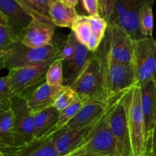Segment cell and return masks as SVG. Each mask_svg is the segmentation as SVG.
<instances>
[{
	"instance_id": "1",
	"label": "cell",
	"mask_w": 156,
	"mask_h": 156,
	"mask_svg": "<svg viewBox=\"0 0 156 156\" xmlns=\"http://www.w3.org/2000/svg\"><path fill=\"white\" fill-rule=\"evenodd\" d=\"M155 0H101L99 14L109 24H117L129 33L134 41L145 38L140 28V13Z\"/></svg>"
},
{
	"instance_id": "2",
	"label": "cell",
	"mask_w": 156,
	"mask_h": 156,
	"mask_svg": "<svg viewBox=\"0 0 156 156\" xmlns=\"http://www.w3.org/2000/svg\"><path fill=\"white\" fill-rule=\"evenodd\" d=\"M94 52L100 62L105 91L110 102L135 84L133 65L114 61L100 47Z\"/></svg>"
},
{
	"instance_id": "3",
	"label": "cell",
	"mask_w": 156,
	"mask_h": 156,
	"mask_svg": "<svg viewBox=\"0 0 156 156\" xmlns=\"http://www.w3.org/2000/svg\"><path fill=\"white\" fill-rule=\"evenodd\" d=\"M129 141L133 156H149V145L141 105V87L134 84L126 94Z\"/></svg>"
},
{
	"instance_id": "4",
	"label": "cell",
	"mask_w": 156,
	"mask_h": 156,
	"mask_svg": "<svg viewBox=\"0 0 156 156\" xmlns=\"http://www.w3.org/2000/svg\"><path fill=\"white\" fill-rule=\"evenodd\" d=\"M60 47L55 44L41 47H30L21 41L4 50H0V70L28 67L59 58Z\"/></svg>"
},
{
	"instance_id": "5",
	"label": "cell",
	"mask_w": 156,
	"mask_h": 156,
	"mask_svg": "<svg viewBox=\"0 0 156 156\" xmlns=\"http://www.w3.org/2000/svg\"><path fill=\"white\" fill-rule=\"evenodd\" d=\"M57 58L48 60L35 65L9 70L6 76L12 96L27 99L39 86L46 82L47 70L50 64Z\"/></svg>"
},
{
	"instance_id": "6",
	"label": "cell",
	"mask_w": 156,
	"mask_h": 156,
	"mask_svg": "<svg viewBox=\"0 0 156 156\" xmlns=\"http://www.w3.org/2000/svg\"><path fill=\"white\" fill-rule=\"evenodd\" d=\"M127 91L123 92L110 101L108 119L110 128L116 140V153L123 156H133L126 108Z\"/></svg>"
},
{
	"instance_id": "7",
	"label": "cell",
	"mask_w": 156,
	"mask_h": 156,
	"mask_svg": "<svg viewBox=\"0 0 156 156\" xmlns=\"http://www.w3.org/2000/svg\"><path fill=\"white\" fill-rule=\"evenodd\" d=\"M71 87L83 102L93 99L109 103L105 91L100 62L95 52H93L91 61L85 71Z\"/></svg>"
},
{
	"instance_id": "8",
	"label": "cell",
	"mask_w": 156,
	"mask_h": 156,
	"mask_svg": "<svg viewBox=\"0 0 156 156\" xmlns=\"http://www.w3.org/2000/svg\"><path fill=\"white\" fill-rule=\"evenodd\" d=\"M99 47L114 61L133 64L135 41L119 24L108 23L105 38Z\"/></svg>"
},
{
	"instance_id": "9",
	"label": "cell",
	"mask_w": 156,
	"mask_h": 156,
	"mask_svg": "<svg viewBox=\"0 0 156 156\" xmlns=\"http://www.w3.org/2000/svg\"><path fill=\"white\" fill-rule=\"evenodd\" d=\"M133 65L135 84L142 87L149 81L156 83V40L153 37L135 41Z\"/></svg>"
},
{
	"instance_id": "10",
	"label": "cell",
	"mask_w": 156,
	"mask_h": 156,
	"mask_svg": "<svg viewBox=\"0 0 156 156\" xmlns=\"http://www.w3.org/2000/svg\"><path fill=\"white\" fill-rule=\"evenodd\" d=\"M108 110L75 150H81L99 156H111L115 154L117 145L110 128Z\"/></svg>"
},
{
	"instance_id": "11",
	"label": "cell",
	"mask_w": 156,
	"mask_h": 156,
	"mask_svg": "<svg viewBox=\"0 0 156 156\" xmlns=\"http://www.w3.org/2000/svg\"><path fill=\"white\" fill-rule=\"evenodd\" d=\"M11 109L14 115V136L17 148L36 139L33 113L27 99L20 96H12Z\"/></svg>"
},
{
	"instance_id": "12",
	"label": "cell",
	"mask_w": 156,
	"mask_h": 156,
	"mask_svg": "<svg viewBox=\"0 0 156 156\" xmlns=\"http://www.w3.org/2000/svg\"><path fill=\"white\" fill-rule=\"evenodd\" d=\"M54 26L51 20L33 15L32 21L23 32L21 42L30 47H41L53 44Z\"/></svg>"
},
{
	"instance_id": "13",
	"label": "cell",
	"mask_w": 156,
	"mask_h": 156,
	"mask_svg": "<svg viewBox=\"0 0 156 156\" xmlns=\"http://www.w3.org/2000/svg\"><path fill=\"white\" fill-rule=\"evenodd\" d=\"M99 119L100 118L84 126L76 128L64 127L54 132H52L48 136L51 138L59 154L61 156H65L76 149L83 142L90 130L97 123Z\"/></svg>"
},
{
	"instance_id": "14",
	"label": "cell",
	"mask_w": 156,
	"mask_h": 156,
	"mask_svg": "<svg viewBox=\"0 0 156 156\" xmlns=\"http://www.w3.org/2000/svg\"><path fill=\"white\" fill-rule=\"evenodd\" d=\"M0 13L6 18L9 26L20 39L33 18L18 0H0Z\"/></svg>"
},
{
	"instance_id": "15",
	"label": "cell",
	"mask_w": 156,
	"mask_h": 156,
	"mask_svg": "<svg viewBox=\"0 0 156 156\" xmlns=\"http://www.w3.org/2000/svg\"><path fill=\"white\" fill-rule=\"evenodd\" d=\"M93 52L78 41L76 52L71 60L63 63V86L72 87L88 67Z\"/></svg>"
},
{
	"instance_id": "16",
	"label": "cell",
	"mask_w": 156,
	"mask_h": 156,
	"mask_svg": "<svg viewBox=\"0 0 156 156\" xmlns=\"http://www.w3.org/2000/svg\"><path fill=\"white\" fill-rule=\"evenodd\" d=\"M141 87V105L146 125L148 145L156 122V83L149 81Z\"/></svg>"
},
{
	"instance_id": "17",
	"label": "cell",
	"mask_w": 156,
	"mask_h": 156,
	"mask_svg": "<svg viewBox=\"0 0 156 156\" xmlns=\"http://www.w3.org/2000/svg\"><path fill=\"white\" fill-rule=\"evenodd\" d=\"M109 103H105L98 100L82 101V105L74 117L66 125V128H76L84 126L94 122L101 117L109 106ZM64 128V127H63Z\"/></svg>"
},
{
	"instance_id": "18",
	"label": "cell",
	"mask_w": 156,
	"mask_h": 156,
	"mask_svg": "<svg viewBox=\"0 0 156 156\" xmlns=\"http://www.w3.org/2000/svg\"><path fill=\"white\" fill-rule=\"evenodd\" d=\"M15 156H61L50 136L35 139L12 151Z\"/></svg>"
},
{
	"instance_id": "19",
	"label": "cell",
	"mask_w": 156,
	"mask_h": 156,
	"mask_svg": "<svg viewBox=\"0 0 156 156\" xmlns=\"http://www.w3.org/2000/svg\"><path fill=\"white\" fill-rule=\"evenodd\" d=\"M62 87H53L46 82L39 86L27 98V104L31 113L34 114L53 106L56 95Z\"/></svg>"
},
{
	"instance_id": "20",
	"label": "cell",
	"mask_w": 156,
	"mask_h": 156,
	"mask_svg": "<svg viewBox=\"0 0 156 156\" xmlns=\"http://www.w3.org/2000/svg\"><path fill=\"white\" fill-rule=\"evenodd\" d=\"M59 111L53 106L33 114L34 133L36 139L49 136L54 129L58 122Z\"/></svg>"
},
{
	"instance_id": "21",
	"label": "cell",
	"mask_w": 156,
	"mask_h": 156,
	"mask_svg": "<svg viewBox=\"0 0 156 156\" xmlns=\"http://www.w3.org/2000/svg\"><path fill=\"white\" fill-rule=\"evenodd\" d=\"M78 15L75 7L65 4L61 0H54L50 6V18L55 26L71 28Z\"/></svg>"
},
{
	"instance_id": "22",
	"label": "cell",
	"mask_w": 156,
	"mask_h": 156,
	"mask_svg": "<svg viewBox=\"0 0 156 156\" xmlns=\"http://www.w3.org/2000/svg\"><path fill=\"white\" fill-rule=\"evenodd\" d=\"M15 148L13 112L11 108L0 110V149L8 151Z\"/></svg>"
},
{
	"instance_id": "23",
	"label": "cell",
	"mask_w": 156,
	"mask_h": 156,
	"mask_svg": "<svg viewBox=\"0 0 156 156\" xmlns=\"http://www.w3.org/2000/svg\"><path fill=\"white\" fill-rule=\"evenodd\" d=\"M33 16L50 20V8L54 0H18Z\"/></svg>"
},
{
	"instance_id": "24",
	"label": "cell",
	"mask_w": 156,
	"mask_h": 156,
	"mask_svg": "<svg viewBox=\"0 0 156 156\" xmlns=\"http://www.w3.org/2000/svg\"><path fill=\"white\" fill-rule=\"evenodd\" d=\"M71 32H73L81 44L85 46L88 44L92 34L87 15H78L77 19L71 27Z\"/></svg>"
},
{
	"instance_id": "25",
	"label": "cell",
	"mask_w": 156,
	"mask_h": 156,
	"mask_svg": "<svg viewBox=\"0 0 156 156\" xmlns=\"http://www.w3.org/2000/svg\"><path fill=\"white\" fill-rule=\"evenodd\" d=\"M78 99H80V97L71 87L62 86L56 95L53 106L60 112L74 103Z\"/></svg>"
},
{
	"instance_id": "26",
	"label": "cell",
	"mask_w": 156,
	"mask_h": 156,
	"mask_svg": "<svg viewBox=\"0 0 156 156\" xmlns=\"http://www.w3.org/2000/svg\"><path fill=\"white\" fill-rule=\"evenodd\" d=\"M46 83L53 87L63 86V66L59 58L55 60L46 73Z\"/></svg>"
},
{
	"instance_id": "27",
	"label": "cell",
	"mask_w": 156,
	"mask_h": 156,
	"mask_svg": "<svg viewBox=\"0 0 156 156\" xmlns=\"http://www.w3.org/2000/svg\"><path fill=\"white\" fill-rule=\"evenodd\" d=\"M152 5H146L140 13V28L145 38L152 37L154 27L153 12Z\"/></svg>"
},
{
	"instance_id": "28",
	"label": "cell",
	"mask_w": 156,
	"mask_h": 156,
	"mask_svg": "<svg viewBox=\"0 0 156 156\" xmlns=\"http://www.w3.org/2000/svg\"><path fill=\"white\" fill-rule=\"evenodd\" d=\"M88 23L91 30V34L94 38H95L100 43L105 38L108 28V21L104 17L100 15H87Z\"/></svg>"
},
{
	"instance_id": "29",
	"label": "cell",
	"mask_w": 156,
	"mask_h": 156,
	"mask_svg": "<svg viewBox=\"0 0 156 156\" xmlns=\"http://www.w3.org/2000/svg\"><path fill=\"white\" fill-rule=\"evenodd\" d=\"M82 105V99H78L77 101L74 102V103L72 104L69 106L66 107L64 110H61L59 112V118H58V122L56 123V126H55L54 129L52 132H54L59 130L60 128L65 127L69 122L71 121V119H73L75 116V115L76 114L79 110L80 109V107ZM51 132V133H52ZM50 133V134H51Z\"/></svg>"
},
{
	"instance_id": "30",
	"label": "cell",
	"mask_w": 156,
	"mask_h": 156,
	"mask_svg": "<svg viewBox=\"0 0 156 156\" xmlns=\"http://www.w3.org/2000/svg\"><path fill=\"white\" fill-rule=\"evenodd\" d=\"M19 41L20 38L10 27L0 24V50L9 48Z\"/></svg>"
},
{
	"instance_id": "31",
	"label": "cell",
	"mask_w": 156,
	"mask_h": 156,
	"mask_svg": "<svg viewBox=\"0 0 156 156\" xmlns=\"http://www.w3.org/2000/svg\"><path fill=\"white\" fill-rule=\"evenodd\" d=\"M77 42V38H76L73 32H71L69 35L67 36L63 45L60 47V53H59V58L62 64L71 60L74 56Z\"/></svg>"
},
{
	"instance_id": "32",
	"label": "cell",
	"mask_w": 156,
	"mask_h": 156,
	"mask_svg": "<svg viewBox=\"0 0 156 156\" xmlns=\"http://www.w3.org/2000/svg\"><path fill=\"white\" fill-rule=\"evenodd\" d=\"M12 93L7 82V76H0V110L11 108Z\"/></svg>"
},
{
	"instance_id": "33",
	"label": "cell",
	"mask_w": 156,
	"mask_h": 156,
	"mask_svg": "<svg viewBox=\"0 0 156 156\" xmlns=\"http://www.w3.org/2000/svg\"><path fill=\"white\" fill-rule=\"evenodd\" d=\"M82 2L85 10L90 15H100L98 0H82Z\"/></svg>"
},
{
	"instance_id": "34",
	"label": "cell",
	"mask_w": 156,
	"mask_h": 156,
	"mask_svg": "<svg viewBox=\"0 0 156 156\" xmlns=\"http://www.w3.org/2000/svg\"><path fill=\"white\" fill-rule=\"evenodd\" d=\"M149 156H156V122L149 142Z\"/></svg>"
},
{
	"instance_id": "35",
	"label": "cell",
	"mask_w": 156,
	"mask_h": 156,
	"mask_svg": "<svg viewBox=\"0 0 156 156\" xmlns=\"http://www.w3.org/2000/svg\"><path fill=\"white\" fill-rule=\"evenodd\" d=\"M65 156H99V155H97V154H93V153L87 152V151H81V150L76 149Z\"/></svg>"
},
{
	"instance_id": "36",
	"label": "cell",
	"mask_w": 156,
	"mask_h": 156,
	"mask_svg": "<svg viewBox=\"0 0 156 156\" xmlns=\"http://www.w3.org/2000/svg\"><path fill=\"white\" fill-rule=\"evenodd\" d=\"M63 3L68 5V6H73V7H76L78 5L79 0H61Z\"/></svg>"
},
{
	"instance_id": "37",
	"label": "cell",
	"mask_w": 156,
	"mask_h": 156,
	"mask_svg": "<svg viewBox=\"0 0 156 156\" xmlns=\"http://www.w3.org/2000/svg\"><path fill=\"white\" fill-rule=\"evenodd\" d=\"M0 24H3V25H8V26H9V24H8L7 20H6V18H5V17L3 16V15H2L1 13H0Z\"/></svg>"
},
{
	"instance_id": "38",
	"label": "cell",
	"mask_w": 156,
	"mask_h": 156,
	"mask_svg": "<svg viewBox=\"0 0 156 156\" xmlns=\"http://www.w3.org/2000/svg\"><path fill=\"white\" fill-rule=\"evenodd\" d=\"M2 156H15L12 152H3V154Z\"/></svg>"
},
{
	"instance_id": "39",
	"label": "cell",
	"mask_w": 156,
	"mask_h": 156,
	"mask_svg": "<svg viewBox=\"0 0 156 156\" xmlns=\"http://www.w3.org/2000/svg\"><path fill=\"white\" fill-rule=\"evenodd\" d=\"M111 156H123V155H121V154H117V153H115V154H112V155H111Z\"/></svg>"
},
{
	"instance_id": "40",
	"label": "cell",
	"mask_w": 156,
	"mask_h": 156,
	"mask_svg": "<svg viewBox=\"0 0 156 156\" xmlns=\"http://www.w3.org/2000/svg\"><path fill=\"white\" fill-rule=\"evenodd\" d=\"M2 154H3V151H2L1 149H0V156H2Z\"/></svg>"
},
{
	"instance_id": "41",
	"label": "cell",
	"mask_w": 156,
	"mask_h": 156,
	"mask_svg": "<svg viewBox=\"0 0 156 156\" xmlns=\"http://www.w3.org/2000/svg\"><path fill=\"white\" fill-rule=\"evenodd\" d=\"M100 1H101V0H98V3H99V2H100Z\"/></svg>"
},
{
	"instance_id": "42",
	"label": "cell",
	"mask_w": 156,
	"mask_h": 156,
	"mask_svg": "<svg viewBox=\"0 0 156 156\" xmlns=\"http://www.w3.org/2000/svg\"><path fill=\"white\" fill-rule=\"evenodd\" d=\"M56 1H58V0H56Z\"/></svg>"
}]
</instances>
